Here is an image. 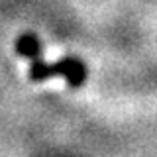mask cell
I'll list each match as a JSON object with an SVG mask.
<instances>
[{
	"label": "cell",
	"instance_id": "obj_3",
	"mask_svg": "<svg viewBox=\"0 0 157 157\" xmlns=\"http://www.w3.org/2000/svg\"><path fill=\"white\" fill-rule=\"evenodd\" d=\"M29 77H32V81H45V78L49 77H53V73H51V65L45 61H41V59H33V63H32V67H29Z\"/></svg>",
	"mask_w": 157,
	"mask_h": 157
},
{
	"label": "cell",
	"instance_id": "obj_2",
	"mask_svg": "<svg viewBox=\"0 0 157 157\" xmlns=\"http://www.w3.org/2000/svg\"><path fill=\"white\" fill-rule=\"evenodd\" d=\"M16 51L26 59H37L41 55V41L33 33H22L16 39Z\"/></svg>",
	"mask_w": 157,
	"mask_h": 157
},
{
	"label": "cell",
	"instance_id": "obj_1",
	"mask_svg": "<svg viewBox=\"0 0 157 157\" xmlns=\"http://www.w3.org/2000/svg\"><path fill=\"white\" fill-rule=\"evenodd\" d=\"M51 73H53V77L55 75L65 77L69 86H73V88L82 86L86 81V67L77 57H61L59 61H55L51 65Z\"/></svg>",
	"mask_w": 157,
	"mask_h": 157
}]
</instances>
